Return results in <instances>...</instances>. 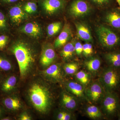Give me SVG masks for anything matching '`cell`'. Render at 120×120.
Masks as SVG:
<instances>
[{
    "label": "cell",
    "instance_id": "28",
    "mask_svg": "<svg viewBox=\"0 0 120 120\" xmlns=\"http://www.w3.org/2000/svg\"><path fill=\"white\" fill-rule=\"evenodd\" d=\"M62 24L60 22H56L50 24L47 27L48 35L52 37L55 35L60 30Z\"/></svg>",
    "mask_w": 120,
    "mask_h": 120
},
{
    "label": "cell",
    "instance_id": "13",
    "mask_svg": "<svg viewBox=\"0 0 120 120\" xmlns=\"http://www.w3.org/2000/svg\"><path fill=\"white\" fill-rule=\"evenodd\" d=\"M66 85L67 88L70 93L77 99L88 101L86 97L85 89L83 85L79 82L74 81H69Z\"/></svg>",
    "mask_w": 120,
    "mask_h": 120
},
{
    "label": "cell",
    "instance_id": "4",
    "mask_svg": "<svg viewBox=\"0 0 120 120\" xmlns=\"http://www.w3.org/2000/svg\"><path fill=\"white\" fill-rule=\"evenodd\" d=\"M98 81L105 91L117 92L120 88V69L107 66L103 69Z\"/></svg>",
    "mask_w": 120,
    "mask_h": 120
},
{
    "label": "cell",
    "instance_id": "6",
    "mask_svg": "<svg viewBox=\"0 0 120 120\" xmlns=\"http://www.w3.org/2000/svg\"><path fill=\"white\" fill-rule=\"evenodd\" d=\"M6 8L9 25L10 24L12 26H18L27 18L22 3H16L6 7Z\"/></svg>",
    "mask_w": 120,
    "mask_h": 120
},
{
    "label": "cell",
    "instance_id": "11",
    "mask_svg": "<svg viewBox=\"0 0 120 120\" xmlns=\"http://www.w3.org/2000/svg\"><path fill=\"white\" fill-rule=\"evenodd\" d=\"M17 83V78L14 75L4 76L0 84V92L4 96L11 94L15 88Z\"/></svg>",
    "mask_w": 120,
    "mask_h": 120
},
{
    "label": "cell",
    "instance_id": "8",
    "mask_svg": "<svg viewBox=\"0 0 120 120\" xmlns=\"http://www.w3.org/2000/svg\"><path fill=\"white\" fill-rule=\"evenodd\" d=\"M105 92L98 81L93 82L85 89V94L88 101L95 103L101 102Z\"/></svg>",
    "mask_w": 120,
    "mask_h": 120
},
{
    "label": "cell",
    "instance_id": "40",
    "mask_svg": "<svg viewBox=\"0 0 120 120\" xmlns=\"http://www.w3.org/2000/svg\"><path fill=\"white\" fill-rule=\"evenodd\" d=\"M117 116L118 120H120V110L119 112H118V114H117Z\"/></svg>",
    "mask_w": 120,
    "mask_h": 120
},
{
    "label": "cell",
    "instance_id": "35",
    "mask_svg": "<svg viewBox=\"0 0 120 120\" xmlns=\"http://www.w3.org/2000/svg\"><path fill=\"white\" fill-rule=\"evenodd\" d=\"M20 120H30L31 118L28 114L26 113L22 114L20 117Z\"/></svg>",
    "mask_w": 120,
    "mask_h": 120
},
{
    "label": "cell",
    "instance_id": "14",
    "mask_svg": "<svg viewBox=\"0 0 120 120\" xmlns=\"http://www.w3.org/2000/svg\"><path fill=\"white\" fill-rule=\"evenodd\" d=\"M2 98L0 99L1 104L8 111L12 112L21 108V102L17 98L9 95Z\"/></svg>",
    "mask_w": 120,
    "mask_h": 120
},
{
    "label": "cell",
    "instance_id": "9",
    "mask_svg": "<svg viewBox=\"0 0 120 120\" xmlns=\"http://www.w3.org/2000/svg\"><path fill=\"white\" fill-rule=\"evenodd\" d=\"M106 25L120 33V8H110L106 11L103 17Z\"/></svg>",
    "mask_w": 120,
    "mask_h": 120
},
{
    "label": "cell",
    "instance_id": "30",
    "mask_svg": "<svg viewBox=\"0 0 120 120\" xmlns=\"http://www.w3.org/2000/svg\"><path fill=\"white\" fill-rule=\"evenodd\" d=\"M10 41V37L8 34H0V51L7 50Z\"/></svg>",
    "mask_w": 120,
    "mask_h": 120
},
{
    "label": "cell",
    "instance_id": "37",
    "mask_svg": "<svg viewBox=\"0 0 120 120\" xmlns=\"http://www.w3.org/2000/svg\"><path fill=\"white\" fill-rule=\"evenodd\" d=\"M4 109L0 106V120L3 117L2 116V114L4 113Z\"/></svg>",
    "mask_w": 120,
    "mask_h": 120
},
{
    "label": "cell",
    "instance_id": "34",
    "mask_svg": "<svg viewBox=\"0 0 120 120\" xmlns=\"http://www.w3.org/2000/svg\"><path fill=\"white\" fill-rule=\"evenodd\" d=\"M75 54L77 56H80L82 54L83 45L81 42L76 41L75 44Z\"/></svg>",
    "mask_w": 120,
    "mask_h": 120
},
{
    "label": "cell",
    "instance_id": "29",
    "mask_svg": "<svg viewBox=\"0 0 120 120\" xmlns=\"http://www.w3.org/2000/svg\"><path fill=\"white\" fill-rule=\"evenodd\" d=\"M23 8L26 13H34L37 11L38 6L37 3L34 1H28L22 5Z\"/></svg>",
    "mask_w": 120,
    "mask_h": 120
},
{
    "label": "cell",
    "instance_id": "21",
    "mask_svg": "<svg viewBox=\"0 0 120 120\" xmlns=\"http://www.w3.org/2000/svg\"><path fill=\"white\" fill-rule=\"evenodd\" d=\"M47 76L56 81H60L63 78V75L60 66L58 64L50 65L45 71Z\"/></svg>",
    "mask_w": 120,
    "mask_h": 120
},
{
    "label": "cell",
    "instance_id": "33",
    "mask_svg": "<svg viewBox=\"0 0 120 120\" xmlns=\"http://www.w3.org/2000/svg\"><path fill=\"white\" fill-rule=\"evenodd\" d=\"M20 0H0V6L6 7L16 4Z\"/></svg>",
    "mask_w": 120,
    "mask_h": 120
},
{
    "label": "cell",
    "instance_id": "20",
    "mask_svg": "<svg viewBox=\"0 0 120 120\" xmlns=\"http://www.w3.org/2000/svg\"><path fill=\"white\" fill-rule=\"evenodd\" d=\"M20 30L30 36L38 38L41 34L42 30L39 25L35 22H29L22 27Z\"/></svg>",
    "mask_w": 120,
    "mask_h": 120
},
{
    "label": "cell",
    "instance_id": "36",
    "mask_svg": "<svg viewBox=\"0 0 120 120\" xmlns=\"http://www.w3.org/2000/svg\"><path fill=\"white\" fill-rule=\"evenodd\" d=\"M66 112L62 111H61L58 113L57 114V120H63V118L66 113Z\"/></svg>",
    "mask_w": 120,
    "mask_h": 120
},
{
    "label": "cell",
    "instance_id": "7",
    "mask_svg": "<svg viewBox=\"0 0 120 120\" xmlns=\"http://www.w3.org/2000/svg\"><path fill=\"white\" fill-rule=\"evenodd\" d=\"M91 9L90 4L85 0H74L70 5L68 12L74 18H81L89 15Z\"/></svg>",
    "mask_w": 120,
    "mask_h": 120
},
{
    "label": "cell",
    "instance_id": "32",
    "mask_svg": "<svg viewBox=\"0 0 120 120\" xmlns=\"http://www.w3.org/2000/svg\"><path fill=\"white\" fill-rule=\"evenodd\" d=\"M91 2L99 7L104 8L110 6L113 0H90Z\"/></svg>",
    "mask_w": 120,
    "mask_h": 120
},
{
    "label": "cell",
    "instance_id": "3",
    "mask_svg": "<svg viewBox=\"0 0 120 120\" xmlns=\"http://www.w3.org/2000/svg\"><path fill=\"white\" fill-rule=\"evenodd\" d=\"M99 43L109 51L120 47V33L106 25H99L95 30Z\"/></svg>",
    "mask_w": 120,
    "mask_h": 120
},
{
    "label": "cell",
    "instance_id": "42",
    "mask_svg": "<svg viewBox=\"0 0 120 120\" xmlns=\"http://www.w3.org/2000/svg\"><path fill=\"white\" fill-rule=\"evenodd\" d=\"M120 90V89H119V90ZM119 97H120V95H119Z\"/></svg>",
    "mask_w": 120,
    "mask_h": 120
},
{
    "label": "cell",
    "instance_id": "38",
    "mask_svg": "<svg viewBox=\"0 0 120 120\" xmlns=\"http://www.w3.org/2000/svg\"><path fill=\"white\" fill-rule=\"evenodd\" d=\"M0 120H11V118L9 116L4 117Z\"/></svg>",
    "mask_w": 120,
    "mask_h": 120
},
{
    "label": "cell",
    "instance_id": "10",
    "mask_svg": "<svg viewBox=\"0 0 120 120\" xmlns=\"http://www.w3.org/2000/svg\"><path fill=\"white\" fill-rule=\"evenodd\" d=\"M41 4L47 14L52 15L64 8L65 1L64 0H41Z\"/></svg>",
    "mask_w": 120,
    "mask_h": 120
},
{
    "label": "cell",
    "instance_id": "19",
    "mask_svg": "<svg viewBox=\"0 0 120 120\" xmlns=\"http://www.w3.org/2000/svg\"><path fill=\"white\" fill-rule=\"evenodd\" d=\"M61 101L63 105L69 110H75L78 106V99L71 93L63 92Z\"/></svg>",
    "mask_w": 120,
    "mask_h": 120
},
{
    "label": "cell",
    "instance_id": "22",
    "mask_svg": "<svg viewBox=\"0 0 120 120\" xmlns=\"http://www.w3.org/2000/svg\"><path fill=\"white\" fill-rule=\"evenodd\" d=\"M76 41L73 39L65 44L60 52V56L64 60L72 59L75 54V44Z\"/></svg>",
    "mask_w": 120,
    "mask_h": 120
},
{
    "label": "cell",
    "instance_id": "15",
    "mask_svg": "<svg viewBox=\"0 0 120 120\" xmlns=\"http://www.w3.org/2000/svg\"><path fill=\"white\" fill-rule=\"evenodd\" d=\"M104 59L107 66L120 69V49L109 50L104 54Z\"/></svg>",
    "mask_w": 120,
    "mask_h": 120
},
{
    "label": "cell",
    "instance_id": "5",
    "mask_svg": "<svg viewBox=\"0 0 120 120\" xmlns=\"http://www.w3.org/2000/svg\"><path fill=\"white\" fill-rule=\"evenodd\" d=\"M101 102L102 112L107 117L117 116L120 110V99L117 92L106 91Z\"/></svg>",
    "mask_w": 120,
    "mask_h": 120
},
{
    "label": "cell",
    "instance_id": "26",
    "mask_svg": "<svg viewBox=\"0 0 120 120\" xmlns=\"http://www.w3.org/2000/svg\"><path fill=\"white\" fill-rule=\"evenodd\" d=\"M75 75V77L77 81L83 86H86L90 82V75L85 71H78Z\"/></svg>",
    "mask_w": 120,
    "mask_h": 120
},
{
    "label": "cell",
    "instance_id": "18",
    "mask_svg": "<svg viewBox=\"0 0 120 120\" xmlns=\"http://www.w3.org/2000/svg\"><path fill=\"white\" fill-rule=\"evenodd\" d=\"M56 57V53L53 47L47 46L43 50L41 55V64L44 67L49 66L54 61Z\"/></svg>",
    "mask_w": 120,
    "mask_h": 120
},
{
    "label": "cell",
    "instance_id": "2",
    "mask_svg": "<svg viewBox=\"0 0 120 120\" xmlns=\"http://www.w3.org/2000/svg\"><path fill=\"white\" fill-rule=\"evenodd\" d=\"M30 101L34 107L42 112H47L51 104V98L48 90L39 83L32 84L29 90Z\"/></svg>",
    "mask_w": 120,
    "mask_h": 120
},
{
    "label": "cell",
    "instance_id": "24",
    "mask_svg": "<svg viewBox=\"0 0 120 120\" xmlns=\"http://www.w3.org/2000/svg\"><path fill=\"white\" fill-rule=\"evenodd\" d=\"M9 26L7 13L0 9V34H8Z\"/></svg>",
    "mask_w": 120,
    "mask_h": 120
},
{
    "label": "cell",
    "instance_id": "23",
    "mask_svg": "<svg viewBox=\"0 0 120 120\" xmlns=\"http://www.w3.org/2000/svg\"><path fill=\"white\" fill-rule=\"evenodd\" d=\"M3 52L0 51V72L8 73L12 70L13 65L11 60Z\"/></svg>",
    "mask_w": 120,
    "mask_h": 120
},
{
    "label": "cell",
    "instance_id": "17",
    "mask_svg": "<svg viewBox=\"0 0 120 120\" xmlns=\"http://www.w3.org/2000/svg\"><path fill=\"white\" fill-rule=\"evenodd\" d=\"M101 63V60L99 57H91L85 60L83 63L84 67L90 74L94 75L99 71Z\"/></svg>",
    "mask_w": 120,
    "mask_h": 120
},
{
    "label": "cell",
    "instance_id": "1",
    "mask_svg": "<svg viewBox=\"0 0 120 120\" xmlns=\"http://www.w3.org/2000/svg\"><path fill=\"white\" fill-rule=\"evenodd\" d=\"M6 51L15 56L19 64L20 76L25 77L35 60L34 53L31 47L23 41H16L9 45Z\"/></svg>",
    "mask_w": 120,
    "mask_h": 120
},
{
    "label": "cell",
    "instance_id": "31",
    "mask_svg": "<svg viewBox=\"0 0 120 120\" xmlns=\"http://www.w3.org/2000/svg\"><path fill=\"white\" fill-rule=\"evenodd\" d=\"M94 52L93 46L90 42H86L83 45L82 54L86 57H90Z\"/></svg>",
    "mask_w": 120,
    "mask_h": 120
},
{
    "label": "cell",
    "instance_id": "12",
    "mask_svg": "<svg viewBox=\"0 0 120 120\" xmlns=\"http://www.w3.org/2000/svg\"><path fill=\"white\" fill-rule=\"evenodd\" d=\"M77 37L86 42H92L93 37L90 30L88 26L84 23L77 22L75 23Z\"/></svg>",
    "mask_w": 120,
    "mask_h": 120
},
{
    "label": "cell",
    "instance_id": "25",
    "mask_svg": "<svg viewBox=\"0 0 120 120\" xmlns=\"http://www.w3.org/2000/svg\"><path fill=\"white\" fill-rule=\"evenodd\" d=\"M86 113L87 116L93 120L99 119L102 117L103 116L100 109L94 105L87 106L86 109Z\"/></svg>",
    "mask_w": 120,
    "mask_h": 120
},
{
    "label": "cell",
    "instance_id": "27",
    "mask_svg": "<svg viewBox=\"0 0 120 120\" xmlns=\"http://www.w3.org/2000/svg\"><path fill=\"white\" fill-rule=\"evenodd\" d=\"M79 64L76 62L67 63L64 67L65 72L67 75H75L79 71Z\"/></svg>",
    "mask_w": 120,
    "mask_h": 120
},
{
    "label": "cell",
    "instance_id": "41",
    "mask_svg": "<svg viewBox=\"0 0 120 120\" xmlns=\"http://www.w3.org/2000/svg\"><path fill=\"white\" fill-rule=\"evenodd\" d=\"M117 3H118V5L119 6V8H120V0H116Z\"/></svg>",
    "mask_w": 120,
    "mask_h": 120
},
{
    "label": "cell",
    "instance_id": "39",
    "mask_svg": "<svg viewBox=\"0 0 120 120\" xmlns=\"http://www.w3.org/2000/svg\"><path fill=\"white\" fill-rule=\"evenodd\" d=\"M4 77V75H3V73H2V72H0V84L1 82V81H2Z\"/></svg>",
    "mask_w": 120,
    "mask_h": 120
},
{
    "label": "cell",
    "instance_id": "16",
    "mask_svg": "<svg viewBox=\"0 0 120 120\" xmlns=\"http://www.w3.org/2000/svg\"><path fill=\"white\" fill-rule=\"evenodd\" d=\"M72 35L71 27L68 24H65L62 31L54 41V47L58 48L64 46L71 39Z\"/></svg>",
    "mask_w": 120,
    "mask_h": 120
}]
</instances>
